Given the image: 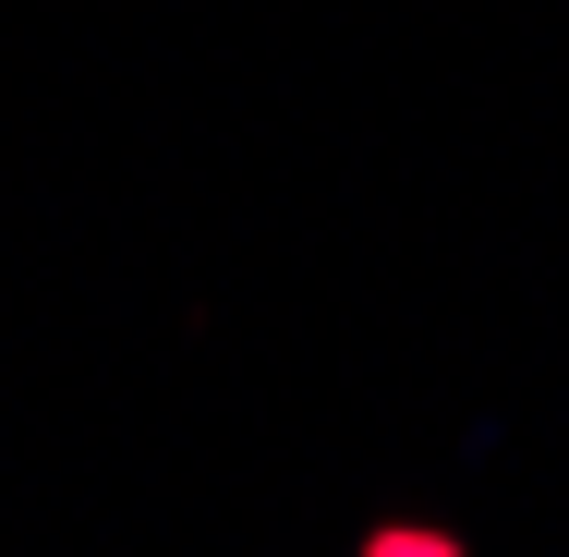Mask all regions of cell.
Returning a JSON list of instances; mask_svg holds the SVG:
<instances>
[{"mask_svg":"<svg viewBox=\"0 0 569 557\" xmlns=\"http://www.w3.org/2000/svg\"><path fill=\"white\" fill-rule=\"evenodd\" d=\"M363 557H460V546H449V534H376Z\"/></svg>","mask_w":569,"mask_h":557,"instance_id":"cell-1","label":"cell"}]
</instances>
